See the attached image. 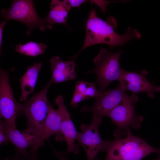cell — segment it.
Returning <instances> with one entry per match:
<instances>
[{"label":"cell","instance_id":"obj_25","mask_svg":"<svg viewBox=\"0 0 160 160\" xmlns=\"http://www.w3.org/2000/svg\"><path fill=\"white\" fill-rule=\"evenodd\" d=\"M68 2L71 8L79 7L80 5L88 0H68Z\"/></svg>","mask_w":160,"mask_h":160},{"label":"cell","instance_id":"obj_18","mask_svg":"<svg viewBox=\"0 0 160 160\" xmlns=\"http://www.w3.org/2000/svg\"><path fill=\"white\" fill-rule=\"evenodd\" d=\"M27 156H24L16 153L12 156L7 157L3 160H41L37 157V154L30 152Z\"/></svg>","mask_w":160,"mask_h":160},{"label":"cell","instance_id":"obj_2","mask_svg":"<svg viewBox=\"0 0 160 160\" xmlns=\"http://www.w3.org/2000/svg\"><path fill=\"white\" fill-rule=\"evenodd\" d=\"M52 83L50 80L44 87L30 99L22 103H18L19 115H24L27 121V128L22 131L33 136L36 140L37 144L47 115L50 103L47 93Z\"/></svg>","mask_w":160,"mask_h":160},{"label":"cell","instance_id":"obj_8","mask_svg":"<svg viewBox=\"0 0 160 160\" xmlns=\"http://www.w3.org/2000/svg\"><path fill=\"white\" fill-rule=\"evenodd\" d=\"M18 104L10 84L9 72L0 68V118H4V121L13 127H16V119L20 116Z\"/></svg>","mask_w":160,"mask_h":160},{"label":"cell","instance_id":"obj_9","mask_svg":"<svg viewBox=\"0 0 160 160\" xmlns=\"http://www.w3.org/2000/svg\"><path fill=\"white\" fill-rule=\"evenodd\" d=\"M108 116L117 126L114 132V135H119L122 137L126 135L127 132L131 128L139 129L143 119L142 116L136 114L135 106L128 103L118 105L110 112Z\"/></svg>","mask_w":160,"mask_h":160},{"label":"cell","instance_id":"obj_19","mask_svg":"<svg viewBox=\"0 0 160 160\" xmlns=\"http://www.w3.org/2000/svg\"><path fill=\"white\" fill-rule=\"evenodd\" d=\"M100 93V92L98 91L97 89L95 83H90L89 85L83 94L88 99L92 97L95 98L98 96Z\"/></svg>","mask_w":160,"mask_h":160},{"label":"cell","instance_id":"obj_6","mask_svg":"<svg viewBox=\"0 0 160 160\" xmlns=\"http://www.w3.org/2000/svg\"><path fill=\"white\" fill-rule=\"evenodd\" d=\"M1 14L7 21L13 20L24 24L27 28L28 35L34 29L39 28L41 31L45 29L43 19L36 13L33 0H13L8 9H2Z\"/></svg>","mask_w":160,"mask_h":160},{"label":"cell","instance_id":"obj_12","mask_svg":"<svg viewBox=\"0 0 160 160\" xmlns=\"http://www.w3.org/2000/svg\"><path fill=\"white\" fill-rule=\"evenodd\" d=\"M0 126L7 135L9 142L14 146L16 153L27 156L30 153L27 150L33 148L36 145V140L33 136L19 130L16 127L12 126L1 119Z\"/></svg>","mask_w":160,"mask_h":160},{"label":"cell","instance_id":"obj_1","mask_svg":"<svg viewBox=\"0 0 160 160\" xmlns=\"http://www.w3.org/2000/svg\"><path fill=\"white\" fill-rule=\"evenodd\" d=\"M117 26L115 19L112 16L105 21L98 17L95 9H92L86 26V35L83 45L75 56L71 57L75 61L79 53L88 47L98 44H105L111 47L121 46L132 40L140 39L141 35L136 29L127 28L123 35L116 33L114 30Z\"/></svg>","mask_w":160,"mask_h":160},{"label":"cell","instance_id":"obj_20","mask_svg":"<svg viewBox=\"0 0 160 160\" xmlns=\"http://www.w3.org/2000/svg\"><path fill=\"white\" fill-rule=\"evenodd\" d=\"M88 99L83 94L74 91V94L70 105L73 108H76L81 102Z\"/></svg>","mask_w":160,"mask_h":160},{"label":"cell","instance_id":"obj_23","mask_svg":"<svg viewBox=\"0 0 160 160\" xmlns=\"http://www.w3.org/2000/svg\"><path fill=\"white\" fill-rule=\"evenodd\" d=\"M91 1L97 5L104 13L106 11L107 5L109 3L116 2L115 1H108L102 0H91Z\"/></svg>","mask_w":160,"mask_h":160},{"label":"cell","instance_id":"obj_22","mask_svg":"<svg viewBox=\"0 0 160 160\" xmlns=\"http://www.w3.org/2000/svg\"><path fill=\"white\" fill-rule=\"evenodd\" d=\"M49 143L52 149L53 152L58 160H67V152L66 151L61 152L58 151L54 147L49 141Z\"/></svg>","mask_w":160,"mask_h":160},{"label":"cell","instance_id":"obj_11","mask_svg":"<svg viewBox=\"0 0 160 160\" xmlns=\"http://www.w3.org/2000/svg\"><path fill=\"white\" fill-rule=\"evenodd\" d=\"M143 72L139 73L123 69L119 81L126 90H130L133 94L145 92L149 96L153 97L154 93L159 91L160 87L156 86L147 80L145 77L146 71Z\"/></svg>","mask_w":160,"mask_h":160},{"label":"cell","instance_id":"obj_5","mask_svg":"<svg viewBox=\"0 0 160 160\" xmlns=\"http://www.w3.org/2000/svg\"><path fill=\"white\" fill-rule=\"evenodd\" d=\"M126 90L123 85L119 83L115 89L100 92L95 98V101L93 105L84 106L80 111L90 112L93 115L102 117L108 116L114 108L122 103H136L138 100L137 96L134 94L128 95Z\"/></svg>","mask_w":160,"mask_h":160},{"label":"cell","instance_id":"obj_4","mask_svg":"<svg viewBox=\"0 0 160 160\" xmlns=\"http://www.w3.org/2000/svg\"><path fill=\"white\" fill-rule=\"evenodd\" d=\"M122 51L119 50L112 53L102 48L93 59L95 69L87 73H95L99 91L104 92L108 85L112 81L119 80L123 70L120 67L119 59Z\"/></svg>","mask_w":160,"mask_h":160},{"label":"cell","instance_id":"obj_14","mask_svg":"<svg viewBox=\"0 0 160 160\" xmlns=\"http://www.w3.org/2000/svg\"><path fill=\"white\" fill-rule=\"evenodd\" d=\"M49 61L52 74L50 80L53 83L57 84L76 77L75 61H64L58 56L51 57Z\"/></svg>","mask_w":160,"mask_h":160},{"label":"cell","instance_id":"obj_10","mask_svg":"<svg viewBox=\"0 0 160 160\" xmlns=\"http://www.w3.org/2000/svg\"><path fill=\"white\" fill-rule=\"evenodd\" d=\"M57 105L61 121V130L64 140L67 144L66 151L77 154L79 149L78 144L75 143L77 140L79 133L76 130L70 114L64 104V99L62 95L57 96L54 101Z\"/></svg>","mask_w":160,"mask_h":160},{"label":"cell","instance_id":"obj_24","mask_svg":"<svg viewBox=\"0 0 160 160\" xmlns=\"http://www.w3.org/2000/svg\"><path fill=\"white\" fill-rule=\"evenodd\" d=\"M9 142L8 138L1 126H0V144H7Z\"/></svg>","mask_w":160,"mask_h":160},{"label":"cell","instance_id":"obj_3","mask_svg":"<svg viewBox=\"0 0 160 160\" xmlns=\"http://www.w3.org/2000/svg\"><path fill=\"white\" fill-rule=\"evenodd\" d=\"M115 136L110 141L104 160H142L151 153L160 152V148L153 147L132 135L131 129L127 132L125 137Z\"/></svg>","mask_w":160,"mask_h":160},{"label":"cell","instance_id":"obj_27","mask_svg":"<svg viewBox=\"0 0 160 160\" xmlns=\"http://www.w3.org/2000/svg\"><path fill=\"white\" fill-rule=\"evenodd\" d=\"M159 153V156L158 158L156 160H160V152Z\"/></svg>","mask_w":160,"mask_h":160},{"label":"cell","instance_id":"obj_15","mask_svg":"<svg viewBox=\"0 0 160 160\" xmlns=\"http://www.w3.org/2000/svg\"><path fill=\"white\" fill-rule=\"evenodd\" d=\"M71 8L68 0H52L49 11L47 16L43 19L44 28L52 29L57 24L68 26L67 20Z\"/></svg>","mask_w":160,"mask_h":160},{"label":"cell","instance_id":"obj_26","mask_svg":"<svg viewBox=\"0 0 160 160\" xmlns=\"http://www.w3.org/2000/svg\"><path fill=\"white\" fill-rule=\"evenodd\" d=\"M8 22V21H7L6 20L3 21L0 24V51L1 54V53L2 51L1 47L2 42L3 29L4 27Z\"/></svg>","mask_w":160,"mask_h":160},{"label":"cell","instance_id":"obj_13","mask_svg":"<svg viewBox=\"0 0 160 160\" xmlns=\"http://www.w3.org/2000/svg\"><path fill=\"white\" fill-rule=\"evenodd\" d=\"M52 135L55 136V139L56 141H64L63 136L61 130V121L59 112L58 110L55 109L50 103L42 133L33 150L38 151L39 148L44 144V141L49 140V138Z\"/></svg>","mask_w":160,"mask_h":160},{"label":"cell","instance_id":"obj_16","mask_svg":"<svg viewBox=\"0 0 160 160\" xmlns=\"http://www.w3.org/2000/svg\"><path fill=\"white\" fill-rule=\"evenodd\" d=\"M42 66L41 62L29 66L19 79L21 89L20 98V101L25 102L27 101L28 95L33 92Z\"/></svg>","mask_w":160,"mask_h":160},{"label":"cell","instance_id":"obj_17","mask_svg":"<svg viewBox=\"0 0 160 160\" xmlns=\"http://www.w3.org/2000/svg\"><path fill=\"white\" fill-rule=\"evenodd\" d=\"M47 46L42 42L38 44L32 41L24 44L16 45L15 49L18 52L27 56L35 57L44 53Z\"/></svg>","mask_w":160,"mask_h":160},{"label":"cell","instance_id":"obj_21","mask_svg":"<svg viewBox=\"0 0 160 160\" xmlns=\"http://www.w3.org/2000/svg\"><path fill=\"white\" fill-rule=\"evenodd\" d=\"M90 82L82 81L76 82L74 91L82 94L84 92L89 84Z\"/></svg>","mask_w":160,"mask_h":160},{"label":"cell","instance_id":"obj_7","mask_svg":"<svg viewBox=\"0 0 160 160\" xmlns=\"http://www.w3.org/2000/svg\"><path fill=\"white\" fill-rule=\"evenodd\" d=\"M102 117L93 115L89 124H81V132L78 138L79 145L82 146L86 154L87 160H95L100 152H106L110 141L103 140L99 131Z\"/></svg>","mask_w":160,"mask_h":160}]
</instances>
